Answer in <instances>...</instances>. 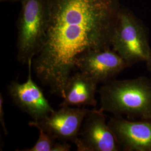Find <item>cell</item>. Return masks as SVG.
I'll list each match as a JSON object with an SVG mask.
<instances>
[{"mask_svg": "<svg viewBox=\"0 0 151 151\" xmlns=\"http://www.w3.org/2000/svg\"><path fill=\"white\" fill-rule=\"evenodd\" d=\"M38 130L39 135L35 144L32 147L25 148L22 151H53L56 140L43 130Z\"/></svg>", "mask_w": 151, "mask_h": 151, "instance_id": "cell-11", "label": "cell"}, {"mask_svg": "<svg viewBox=\"0 0 151 151\" xmlns=\"http://www.w3.org/2000/svg\"><path fill=\"white\" fill-rule=\"evenodd\" d=\"M76 68L89 76L97 84L115 79L129 65L111 48L97 49L82 55L76 62Z\"/></svg>", "mask_w": 151, "mask_h": 151, "instance_id": "cell-7", "label": "cell"}, {"mask_svg": "<svg viewBox=\"0 0 151 151\" xmlns=\"http://www.w3.org/2000/svg\"><path fill=\"white\" fill-rule=\"evenodd\" d=\"M97 86V83L84 72L72 74L65 85V96L60 106H96Z\"/></svg>", "mask_w": 151, "mask_h": 151, "instance_id": "cell-10", "label": "cell"}, {"mask_svg": "<svg viewBox=\"0 0 151 151\" xmlns=\"http://www.w3.org/2000/svg\"><path fill=\"white\" fill-rule=\"evenodd\" d=\"M111 49L130 67L146 62L151 53L147 27L129 9L121 6L111 39Z\"/></svg>", "mask_w": 151, "mask_h": 151, "instance_id": "cell-3", "label": "cell"}, {"mask_svg": "<svg viewBox=\"0 0 151 151\" xmlns=\"http://www.w3.org/2000/svg\"><path fill=\"white\" fill-rule=\"evenodd\" d=\"M32 60L27 62V80L24 83L12 81L7 86L8 92L13 101L23 111L37 121L52 113L51 106L43 92L32 78Z\"/></svg>", "mask_w": 151, "mask_h": 151, "instance_id": "cell-8", "label": "cell"}, {"mask_svg": "<svg viewBox=\"0 0 151 151\" xmlns=\"http://www.w3.org/2000/svg\"><path fill=\"white\" fill-rule=\"evenodd\" d=\"M47 30L32 69L51 93L65 96L77 60L97 49L111 48L120 0H46Z\"/></svg>", "mask_w": 151, "mask_h": 151, "instance_id": "cell-1", "label": "cell"}, {"mask_svg": "<svg viewBox=\"0 0 151 151\" xmlns=\"http://www.w3.org/2000/svg\"><path fill=\"white\" fill-rule=\"evenodd\" d=\"M1 1H22V0H0Z\"/></svg>", "mask_w": 151, "mask_h": 151, "instance_id": "cell-15", "label": "cell"}, {"mask_svg": "<svg viewBox=\"0 0 151 151\" xmlns=\"http://www.w3.org/2000/svg\"><path fill=\"white\" fill-rule=\"evenodd\" d=\"M104 113L100 109H93L87 114L78 138L74 143L77 151H121Z\"/></svg>", "mask_w": 151, "mask_h": 151, "instance_id": "cell-6", "label": "cell"}, {"mask_svg": "<svg viewBox=\"0 0 151 151\" xmlns=\"http://www.w3.org/2000/svg\"><path fill=\"white\" fill-rule=\"evenodd\" d=\"M99 93L104 112L130 119H151V79L147 77L115 78L103 84Z\"/></svg>", "mask_w": 151, "mask_h": 151, "instance_id": "cell-2", "label": "cell"}, {"mask_svg": "<svg viewBox=\"0 0 151 151\" xmlns=\"http://www.w3.org/2000/svg\"><path fill=\"white\" fill-rule=\"evenodd\" d=\"M0 122L2 125L4 132L5 135L8 134V131L6 127L5 121L4 119V98L1 93L0 96Z\"/></svg>", "mask_w": 151, "mask_h": 151, "instance_id": "cell-12", "label": "cell"}, {"mask_svg": "<svg viewBox=\"0 0 151 151\" xmlns=\"http://www.w3.org/2000/svg\"><path fill=\"white\" fill-rule=\"evenodd\" d=\"M146 62V65L148 70H149L151 73V53L148 58V59L147 60Z\"/></svg>", "mask_w": 151, "mask_h": 151, "instance_id": "cell-14", "label": "cell"}, {"mask_svg": "<svg viewBox=\"0 0 151 151\" xmlns=\"http://www.w3.org/2000/svg\"><path fill=\"white\" fill-rule=\"evenodd\" d=\"M71 146L67 142H56L53 151H70Z\"/></svg>", "mask_w": 151, "mask_h": 151, "instance_id": "cell-13", "label": "cell"}, {"mask_svg": "<svg viewBox=\"0 0 151 151\" xmlns=\"http://www.w3.org/2000/svg\"><path fill=\"white\" fill-rule=\"evenodd\" d=\"M58 110L28 124L43 130L55 140L75 143L78 138L83 121L90 110L85 107L60 106Z\"/></svg>", "mask_w": 151, "mask_h": 151, "instance_id": "cell-5", "label": "cell"}, {"mask_svg": "<svg viewBox=\"0 0 151 151\" xmlns=\"http://www.w3.org/2000/svg\"><path fill=\"white\" fill-rule=\"evenodd\" d=\"M108 123L121 150L151 151V119L135 121L114 115Z\"/></svg>", "mask_w": 151, "mask_h": 151, "instance_id": "cell-9", "label": "cell"}, {"mask_svg": "<svg viewBox=\"0 0 151 151\" xmlns=\"http://www.w3.org/2000/svg\"><path fill=\"white\" fill-rule=\"evenodd\" d=\"M17 21V59L27 64L43 45L47 30L46 0H22Z\"/></svg>", "mask_w": 151, "mask_h": 151, "instance_id": "cell-4", "label": "cell"}]
</instances>
